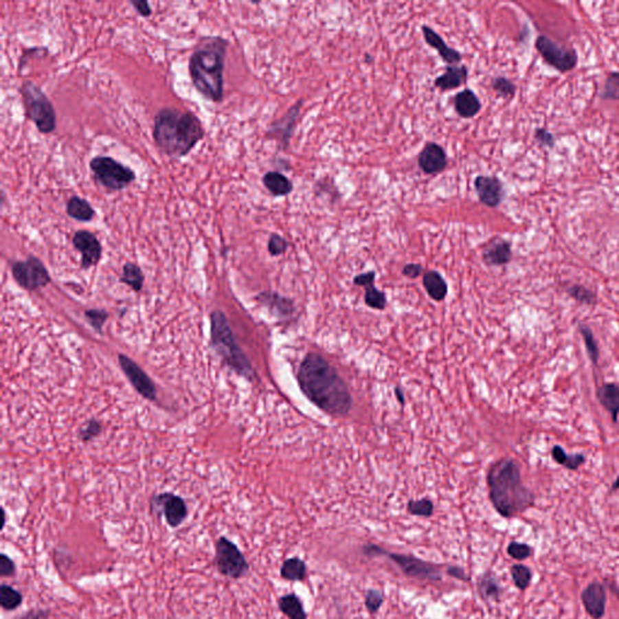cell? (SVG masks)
<instances>
[{
    "label": "cell",
    "mask_w": 619,
    "mask_h": 619,
    "mask_svg": "<svg viewBox=\"0 0 619 619\" xmlns=\"http://www.w3.org/2000/svg\"><path fill=\"white\" fill-rule=\"evenodd\" d=\"M22 102L25 117L36 125L43 135H50L57 127V115L52 102L45 92L33 81L27 80L21 85Z\"/></svg>",
    "instance_id": "obj_6"
},
{
    "label": "cell",
    "mask_w": 619,
    "mask_h": 619,
    "mask_svg": "<svg viewBox=\"0 0 619 619\" xmlns=\"http://www.w3.org/2000/svg\"><path fill=\"white\" fill-rule=\"evenodd\" d=\"M121 282L126 283L133 291L139 292L144 283V275L141 267L133 262H126L122 269Z\"/></svg>",
    "instance_id": "obj_29"
},
{
    "label": "cell",
    "mask_w": 619,
    "mask_h": 619,
    "mask_svg": "<svg viewBox=\"0 0 619 619\" xmlns=\"http://www.w3.org/2000/svg\"><path fill=\"white\" fill-rule=\"evenodd\" d=\"M93 179L108 192H121L136 181V173L111 157H96L90 161Z\"/></svg>",
    "instance_id": "obj_7"
},
{
    "label": "cell",
    "mask_w": 619,
    "mask_h": 619,
    "mask_svg": "<svg viewBox=\"0 0 619 619\" xmlns=\"http://www.w3.org/2000/svg\"><path fill=\"white\" fill-rule=\"evenodd\" d=\"M281 576L287 581H302L306 576V564L299 558H291L283 563Z\"/></svg>",
    "instance_id": "obj_30"
},
{
    "label": "cell",
    "mask_w": 619,
    "mask_h": 619,
    "mask_svg": "<svg viewBox=\"0 0 619 619\" xmlns=\"http://www.w3.org/2000/svg\"><path fill=\"white\" fill-rule=\"evenodd\" d=\"M302 103L304 101L299 100L294 106L289 108L282 119L275 121L267 130V136L277 139L282 150H287L289 146V142L292 139L293 133L300 117Z\"/></svg>",
    "instance_id": "obj_12"
},
{
    "label": "cell",
    "mask_w": 619,
    "mask_h": 619,
    "mask_svg": "<svg viewBox=\"0 0 619 619\" xmlns=\"http://www.w3.org/2000/svg\"><path fill=\"white\" fill-rule=\"evenodd\" d=\"M73 246L81 254V267L90 269L96 267L102 258L101 242L93 232L89 230H78L73 235Z\"/></svg>",
    "instance_id": "obj_11"
},
{
    "label": "cell",
    "mask_w": 619,
    "mask_h": 619,
    "mask_svg": "<svg viewBox=\"0 0 619 619\" xmlns=\"http://www.w3.org/2000/svg\"><path fill=\"white\" fill-rule=\"evenodd\" d=\"M206 131L194 113L165 106L154 116L153 138L160 150L171 159H183L205 138Z\"/></svg>",
    "instance_id": "obj_2"
},
{
    "label": "cell",
    "mask_w": 619,
    "mask_h": 619,
    "mask_svg": "<svg viewBox=\"0 0 619 619\" xmlns=\"http://www.w3.org/2000/svg\"><path fill=\"white\" fill-rule=\"evenodd\" d=\"M479 593L485 600H493V601H499L501 594H502V588L499 585L497 579L493 577L491 574H485L483 577H480L478 582Z\"/></svg>",
    "instance_id": "obj_28"
},
{
    "label": "cell",
    "mask_w": 619,
    "mask_h": 619,
    "mask_svg": "<svg viewBox=\"0 0 619 619\" xmlns=\"http://www.w3.org/2000/svg\"><path fill=\"white\" fill-rule=\"evenodd\" d=\"M383 603V592L378 589L368 590V593L365 594V606L370 614H376Z\"/></svg>",
    "instance_id": "obj_43"
},
{
    "label": "cell",
    "mask_w": 619,
    "mask_h": 619,
    "mask_svg": "<svg viewBox=\"0 0 619 619\" xmlns=\"http://www.w3.org/2000/svg\"><path fill=\"white\" fill-rule=\"evenodd\" d=\"M297 383L307 399L323 412L343 416L351 410L352 397L346 383L319 354H307L299 368Z\"/></svg>",
    "instance_id": "obj_1"
},
{
    "label": "cell",
    "mask_w": 619,
    "mask_h": 619,
    "mask_svg": "<svg viewBox=\"0 0 619 619\" xmlns=\"http://www.w3.org/2000/svg\"><path fill=\"white\" fill-rule=\"evenodd\" d=\"M448 574H451L453 577H456V578L467 579L466 574L463 572V570L458 569V567H451V569H449Z\"/></svg>",
    "instance_id": "obj_52"
},
{
    "label": "cell",
    "mask_w": 619,
    "mask_h": 619,
    "mask_svg": "<svg viewBox=\"0 0 619 619\" xmlns=\"http://www.w3.org/2000/svg\"><path fill=\"white\" fill-rule=\"evenodd\" d=\"M418 167L426 175H436L445 170L448 165L447 153L442 146L434 142H428L418 154Z\"/></svg>",
    "instance_id": "obj_17"
},
{
    "label": "cell",
    "mask_w": 619,
    "mask_h": 619,
    "mask_svg": "<svg viewBox=\"0 0 619 619\" xmlns=\"http://www.w3.org/2000/svg\"><path fill=\"white\" fill-rule=\"evenodd\" d=\"M534 46L544 62L560 73L572 71L578 63V55L574 49L560 45L548 36H537Z\"/></svg>",
    "instance_id": "obj_9"
},
{
    "label": "cell",
    "mask_w": 619,
    "mask_h": 619,
    "mask_svg": "<svg viewBox=\"0 0 619 619\" xmlns=\"http://www.w3.org/2000/svg\"><path fill=\"white\" fill-rule=\"evenodd\" d=\"M453 106L458 115L462 119H472L478 114L482 109V102L473 91L466 90L458 92L453 98Z\"/></svg>",
    "instance_id": "obj_21"
},
{
    "label": "cell",
    "mask_w": 619,
    "mask_h": 619,
    "mask_svg": "<svg viewBox=\"0 0 619 619\" xmlns=\"http://www.w3.org/2000/svg\"><path fill=\"white\" fill-rule=\"evenodd\" d=\"M211 319L212 343L214 348L222 354L223 358L236 370L237 373L252 380L254 378L253 368L235 341V337L232 335V329L224 313L216 311L212 313Z\"/></svg>",
    "instance_id": "obj_5"
},
{
    "label": "cell",
    "mask_w": 619,
    "mask_h": 619,
    "mask_svg": "<svg viewBox=\"0 0 619 619\" xmlns=\"http://www.w3.org/2000/svg\"><path fill=\"white\" fill-rule=\"evenodd\" d=\"M390 559H392L401 567L404 574L418 579H440L442 574L438 566L429 564L423 560L402 555V554H388Z\"/></svg>",
    "instance_id": "obj_13"
},
{
    "label": "cell",
    "mask_w": 619,
    "mask_h": 619,
    "mask_svg": "<svg viewBox=\"0 0 619 619\" xmlns=\"http://www.w3.org/2000/svg\"><path fill=\"white\" fill-rule=\"evenodd\" d=\"M86 317L90 319L91 324L93 327L98 329V330H101L103 324L106 322V317H108V313H104V311H100V310H91V311L86 313Z\"/></svg>",
    "instance_id": "obj_46"
},
{
    "label": "cell",
    "mask_w": 619,
    "mask_h": 619,
    "mask_svg": "<svg viewBox=\"0 0 619 619\" xmlns=\"http://www.w3.org/2000/svg\"><path fill=\"white\" fill-rule=\"evenodd\" d=\"M552 455H553V458L556 462L563 464L564 467L571 469V471L578 469L581 467V464L584 463L583 455H581V453L567 455V453H565L564 449L559 447V445L554 447L553 450H552Z\"/></svg>",
    "instance_id": "obj_32"
},
{
    "label": "cell",
    "mask_w": 619,
    "mask_h": 619,
    "mask_svg": "<svg viewBox=\"0 0 619 619\" xmlns=\"http://www.w3.org/2000/svg\"><path fill=\"white\" fill-rule=\"evenodd\" d=\"M619 490V475L618 478L616 479V482H614V485H612V488H611V493H614V491H617Z\"/></svg>",
    "instance_id": "obj_54"
},
{
    "label": "cell",
    "mask_w": 619,
    "mask_h": 619,
    "mask_svg": "<svg viewBox=\"0 0 619 619\" xmlns=\"http://www.w3.org/2000/svg\"><path fill=\"white\" fill-rule=\"evenodd\" d=\"M47 616L49 614L46 611L39 609V611H33V612L25 614L23 619H47Z\"/></svg>",
    "instance_id": "obj_51"
},
{
    "label": "cell",
    "mask_w": 619,
    "mask_h": 619,
    "mask_svg": "<svg viewBox=\"0 0 619 619\" xmlns=\"http://www.w3.org/2000/svg\"><path fill=\"white\" fill-rule=\"evenodd\" d=\"M534 138L539 142V146L553 148L555 146V137L552 132L545 128H537L534 132Z\"/></svg>",
    "instance_id": "obj_44"
},
{
    "label": "cell",
    "mask_w": 619,
    "mask_h": 619,
    "mask_svg": "<svg viewBox=\"0 0 619 619\" xmlns=\"http://www.w3.org/2000/svg\"><path fill=\"white\" fill-rule=\"evenodd\" d=\"M374 281H375V271H369L365 272V273H361V275L354 277L353 283L357 284V286L368 287V286H370V284H374Z\"/></svg>",
    "instance_id": "obj_48"
},
{
    "label": "cell",
    "mask_w": 619,
    "mask_h": 619,
    "mask_svg": "<svg viewBox=\"0 0 619 619\" xmlns=\"http://www.w3.org/2000/svg\"><path fill=\"white\" fill-rule=\"evenodd\" d=\"M278 607L289 619H306L307 614L297 595L288 594L278 601Z\"/></svg>",
    "instance_id": "obj_27"
},
{
    "label": "cell",
    "mask_w": 619,
    "mask_h": 619,
    "mask_svg": "<svg viewBox=\"0 0 619 619\" xmlns=\"http://www.w3.org/2000/svg\"><path fill=\"white\" fill-rule=\"evenodd\" d=\"M130 3V5L133 6V9L138 12V15L142 16V17H150L151 14H153V10H151L150 4L146 1V0H130L128 1Z\"/></svg>",
    "instance_id": "obj_47"
},
{
    "label": "cell",
    "mask_w": 619,
    "mask_h": 619,
    "mask_svg": "<svg viewBox=\"0 0 619 619\" xmlns=\"http://www.w3.org/2000/svg\"><path fill=\"white\" fill-rule=\"evenodd\" d=\"M155 508H161L166 521L171 528H178L187 518L188 508L184 499L173 493H162L153 499Z\"/></svg>",
    "instance_id": "obj_14"
},
{
    "label": "cell",
    "mask_w": 619,
    "mask_h": 619,
    "mask_svg": "<svg viewBox=\"0 0 619 619\" xmlns=\"http://www.w3.org/2000/svg\"><path fill=\"white\" fill-rule=\"evenodd\" d=\"M214 561L221 574L229 578H241L249 570L245 555L236 544L227 537H221L216 541Z\"/></svg>",
    "instance_id": "obj_8"
},
{
    "label": "cell",
    "mask_w": 619,
    "mask_h": 619,
    "mask_svg": "<svg viewBox=\"0 0 619 619\" xmlns=\"http://www.w3.org/2000/svg\"><path fill=\"white\" fill-rule=\"evenodd\" d=\"M67 216L81 223H89L95 219L96 211L90 202L80 196H73L66 203Z\"/></svg>",
    "instance_id": "obj_23"
},
{
    "label": "cell",
    "mask_w": 619,
    "mask_h": 619,
    "mask_svg": "<svg viewBox=\"0 0 619 619\" xmlns=\"http://www.w3.org/2000/svg\"><path fill=\"white\" fill-rule=\"evenodd\" d=\"M581 599L587 614L593 619H601L606 612L607 595L604 585L599 582H592L584 588Z\"/></svg>",
    "instance_id": "obj_18"
},
{
    "label": "cell",
    "mask_w": 619,
    "mask_h": 619,
    "mask_svg": "<svg viewBox=\"0 0 619 619\" xmlns=\"http://www.w3.org/2000/svg\"><path fill=\"white\" fill-rule=\"evenodd\" d=\"M98 432H100V425L95 423V421H91V423H87V426L85 428H82L81 438L89 440V439L93 438L95 436H97Z\"/></svg>",
    "instance_id": "obj_49"
},
{
    "label": "cell",
    "mask_w": 619,
    "mask_h": 619,
    "mask_svg": "<svg viewBox=\"0 0 619 619\" xmlns=\"http://www.w3.org/2000/svg\"><path fill=\"white\" fill-rule=\"evenodd\" d=\"M469 79V69L466 66H448L444 74L439 76L434 85L440 91H450L463 85Z\"/></svg>",
    "instance_id": "obj_22"
},
{
    "label": "cell",
    "mask_w": 619,
    "mask_h": 619,
    "mask_svg": "<svg viewBox=\"0 0 619 619\" xmlns=\"http://www.w3.org/2000/svg\"><path fill=\"white\" fill-rule=\"evenodd\" d=\"M408 512L413 515L428 518L433 514L432 501L427 499L410 501L408 504Z\"/></svg>",
    "instance_id": "obj_40"
},
{
    "label": "cell",
    "mask_w": 619,
    "mask_h": 619,
    "mask_svg": "<svg viewBox=\"0 0 619 619\" xmlns=\"http://www.w3.org/2000/svg\"><path fill=\"white\" fill-rule=\"evenodd\" d=\"M423 34L425 41L427 43V45L433 47L434 50L438 52L440 58L449 65V66H455L458 65L462 60V55L455 50L453 47L448 46V44L444 41L443 38L439 36L436 30H433L429 25H423Z\"/></svg>",
    "instance_id": "obj_19"
},
{
    "label": "cell",
    "mask_w": 619,
    "mask_h": 619,
    "mask_svg": "<svg viewBox=\"0 0 619 619\" xmlns=\"http://www.w3.org/2000/svg\"><path fill=\"white\" fill-rule=\"evenodd\" d=\"M423 286L433 300H444L448 294V284L438 271H427L423 276Z\"/></svg>",
    "instance_id": "obj_26"
},
{
    "label": "cell",
    "mask_w": 619,
    "mask_h": 619,
    "mask_svg": "<svg viewBox=\"0 0 619 619\" xmlns=\"http://www.w3.org/2000/svg\"><path fill=\"white\" fill-rule=\"evenodd\" d=\"M507 553H508L509 556L513 558L514 560L523 561V560L529 559L530 556H531L532 548L530 547L529 544L519 543V542L513 541V542L509 543L508 548H507Z\"/></svg>",
    "instance_id": "obj_41"
},
{
    "label": "cell",
    "mask_w": 619,
    "mask_h": 619,
    "mask_svg": "<svg viewBox=\"0 0 619 619\" xmlns=\"http://www.w3.org/2000/svg\"><path fill=\"white\" fill-rule=\"evenodd\" d=\"M598 399L614 423L619 415V386L617 383H605L598 390Z\"/></svg>",
    "instance_id": "obj_25"
},
{
    "label": "cell",
    "mask_w": 619,
    "mask_h": 619,
    "mask_svg": "<svg viewBox=\"0 0 619 619\" xmlns=\"http://www.w3.org/2000/svg\"><path fill=\"white\" fill-rule=\"evenodd\" d=\"M579 332H581L582 337H583L585 348H587V351H588L590 359L593 361L594 364H598L600 356L599 346H598V344L595 341V337L594 335H593L592 329H590L588 326L582 324V326H579Z\"/></svg>",
    "instance_id": "obj_36"
},
{
    "label": "cell",
    "mask_w": 619,
    "mask_h": 619,
    "mask_svg": "<svg viewBox=\"0 0 619 619\" xmlns=\"http://www.w3.org/2000/svg\"><path fill=\"white\" fill-rule=\"evenodd\" d=\"M15 572V563L6 554H1L0 555V574H1V577H10V576H14Z\"/></svg>",
    "instance_id": "obj_45"
},
{
    "label": "cell",
    "mask_w": 619,
    "mask_h": 619,
    "mask_svg": "<svg viewBox=\"0 0 619 619\" xmlns=\"http://www.w3.org/2000/svg\"><path fill=\"white\" fill-rule=\"evenodd\" d=\"M484 262L490 267H502L512 260V246L507 240L493 238L484 249Z\"/></svg>",
    "instance_id": "obj_20"
},
{
    "label": "cell",
    "mask_w": 619,
    "mask_h": 619,
    "mask_svg": "<svg viewBox=\"0 0 619 619\" xmlns=\"http://www.w3.org/2000/svg\"><path fill=\"white\" fill-rule=\"evenodd\" d=\"M22 594L10 585L3 584L0 587V605L6 611H14L22 604Z\"/></svg>",
    "instance_id": "obj_33"
},
{
    "label": "cell",
    "mask_w": 619,
    "mask_h": 619,
    "mask_svg": "<svg viewBox=\"0 0 619 619\" xmlns=\"http://www.w3.org/2000/svg\"><path fill=\"white\" fill-rule=\"evenodd\" d=\"M367 60L368 63H372V57H370V56L369 55H367V60Z\"/></svg>",
    "instance_id": "obj_55"
},
{
    "label": "cell",
    "mask_w": 619,
    "mask_h": 619,
    "mask_svg": "<svg viewBox=\"0 0 619 619\" xmlns=\"http://www.w3.org/2000/svg\"><path fill=\"white\" fill-rule=\"evenodd\" d=\"M567 292H569L571 297L576 299L577 302H582V304L590 305V304H594L595 302L594 293L589 291L588 288L583 287V286H572V287H570L567 289Z\"/></svg>",
    "instance_id": "obj_42"
},
{
    "label": "cell",
    "mask_w": 619,
    "mask_h": 619,
    "mask_svg": "<svg viewBox=\"0 0 619 619\" xmlns=\"http://www.w3.org/2000/svg\"><path fill=\"white\" fill-rule=\"evenodd\" d=\"M11 271L16 282L27 291L45 287L51 280L45 265L34 256H30L25 260L14 262Z\"/></svg>",
    "instance_id": "obj_10"
},
{
    "label": "cell",
    "mask_w": 619,
    "mask_h": 619,
    "mask_svg": "<svg viewBox=\"0 0 619 619\" xmlns=\"http://www.w3.org/2000/svg\"><path fill=\"white\" fill-rule=\"evenodd\" d=\"M510 574H512L514 584L518 589L525 590L529 588L531 579H532V571L530 570V567L523 564L513 565L510 569Z\"/></svg>",
    "instance_id": "obj_34"
},
{
    "label": "cell",
    "mask_w": 619,
    "mask_h": 619,
    "mask_svg": "<svg viewBox=\"0 0 619 619\" xmlns=\"http://www.w3.org/2000/svg\"><path fill=\"white\" fill-rule=\"evenodd\" d=\"M364 300H365V304H367L368 306L373 307V308H376V310H383L386 307V302H387L385 293L379 291L378 288L375 287L374 284H370V286L365 287Z\"/></svg>",
    "instance_id": "obj_37"
},
{
    "label": "cell",
    "mask_w": 619,
    "mask_h": 619,
    "mask_svg": "<svg viewBox=\"0 0 619 619\" xmlns=\"http://www.w3.org/2000/svg\"><path fill=\"white\" fill-rule=\"evenodd\" d=\"M493 89L499 97L506 100L513 98L517 93V86L506 76H496L493 80Z\"/></svg>",
    "instance_id": "obj_35"
},
{
    "label": "cell",
    "mask_w": 619,
    "mask_h": 619,
    "mask_svg": "<svg viewBox=\"0 0 619 619\" xmlns=\"http://www.w3.org/2000/svg\"><path fill=\"white\" fill-rule=\"evenodd\" d=\"M396 396H397L398 402H399V403H401V404H402V405H403L404 394H403V392H402V391H401V390H399V388H396Z\"/></svg>",
    "instance_id": "obj_53"
},
{
    "label": "cell",
    "mask_w": 619,
    "mask_h": 619,
    "mask_svg": "<svg viewBox=\"0 0 619 619\" xmlns=\"http://www.w3.org/2000/svg\"><path fill=\"white\" fill-rule=\"evenodd\" d=\"M119 362H120L124 373L126 374L127 378L133 385V387L136 388L143 397L149 401H154L157 398V390H155L154 383H151L149 376L137 365L136 363L126 356H122V354L119 356Z\"/></svg>",
    "instance_id": "obj_15"
},
{
    "label": "cell",
    "mask_w": 619,
    "mask_h": 619,
    "mask_svg": "<svg viewBox=\"0 0 619 619\" xmlns=\"http://www.w3.org/2000/svg\"><path fill=\"white\" fill-rule=\"evenodd\" d=\"M474 188L479 200L486 207L496 208L504 200V184L497 177L478 176L474 179Z\"/></svg>",
    "instance_id": "obj_16"
},
{
    "label": "cell",
    "mask_w": 619,
    "mask_h": 619,
    "mask_svg": "<svg viewBox=\"0 0 619 619\" xmlns=\"http://www.w3.org/2000/svg\"><path fill=\"white\" fill-rule=\"evenodd\" d=\"M229 41L222 36L206 38L189 58V76L195 90L207 101L224 100V71Z\"/></svg>",
    "instance_id": "obj_3"
},
{
    "label": "cell",
    "mask_w": 619,
    "mask_h": 619,
    "mask_svg": "<svg viewBox=\"0 0 619 619\" xmlns=\"http://www.w3.org/2000/svg\"><path fill=\"white\" fill-rule=\"evenodd\" d=\"M488 485L493 506L504 518L517 517L534 506V493L524 485L520 469L510 458L491 466Z\"/></svg>",
    "instance_id": "obj_4"
},
{
    "label": "cell",
    "mask_w": 619,
    "mask_h": 619,
    "mask_svg": "<svg viewBox=\"0 0 619 619\" xmlns=\"http://www.w3.org/2000/svg\"><path fill=\"white\" fill-rule=\"evenodd\" d=\"M288 246H289V242L284 237L278 234H271L269 242H267V251L272 257H278L286 253Z\"/></svg>",
    "instance_id": "obj_39"
},
{
    "label": "cell",
    "mask_w": 619,
    "mask_h": 619,
    "mask_svg": "<svg viewBox=\"0 0 619 619\" xmlns=\"http://www.w3.org/2000/svg\"><path fill=\"white\" fill-rule=\"evenodd\" d=\"M262 184L272 196H287L293 192V183L281 172L269 171L262 177Z\"/></svg>",
    "instance_id": "obj_24"
},
{
    "label": "cell",
    "mask_w": 619,
    "mask_h": 619,
    "mask_svg": "<svg viewBox=\"0 0 619 619\" xmlns=\"http://www.w3.org/2000/svg\"><path fill=\"white\" fill-rule=\"evenodd\" d=\"M603 98L619 101V71L611 73L605 81Z\"/></svg>",
    "instance_id": "obj_38"
},
{
    "label": "cell",
    "mask_w": 619,
    "mask_h": 619,
    "mask_svg": "<svg viewBox=\"0 0 619 619\" xmlns=\"http://www.w3.org/2000/svg\"><path fill=\"white\" fill-rule=\"evenodd\" d=\"M259 299L264 300L267 305L276 308L277 313H281L283 316H288L294 311L293 302L287 297H281L276 293H262Z\"/></svg>",
    "instance_id": "obj_31"
},
{
    "label": "cell",
    "mask_w": 619,
    "mask_h": 619,
    "mask_svg": "<svg viewBox=\"0 0 619 619\" xmlns=\"http://www.w3.org/2000/svg\"><path fill=\"white\" fill-rule=\"evenodd\" d=\"M423 270V267L420 264H407L404 267L403 273L405 276L410 277V278H418L421 275Z\"/></svg>",
    "instance_id": "obj_50"
}]
</instances>
